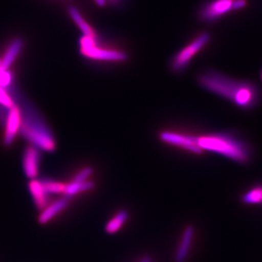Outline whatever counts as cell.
<instances>
[{"instance_id":"obj_25","label":"cell","mask_w":262,"mask_h":262,"mask_svg":"<svg viewBox=\"0 0 262 262\" xmlns=\"http://www.w3.org/2000/svg\"><path fill=\"white\" fill-rule=\"evenodd\" d=\"M110 1H111L112 3H117L118 0H110Z\"/></svg>"},{"instance_id":"obj_15","label":"cell","mask_w":262,"mask_h":262,"mask_svg":"<svg viewBox=\"0 0 262 262\" xmlns=\"http://www.w3.org/2000/svg\"><path fill=\"white\" fill-rule=\"evenodd\" d=\"M95 184L92 182H84L82 183H76L72 182L70 184H66L64 192L66 198L68 199L71 196L75 195L80 192L90 190L94 187Z\"/></svg>"},{"instance_id":"obj_19","label":"cell","mask_w":262,"mask_h":262,"mask_svg":"<svg viewBox=\"0 0 262 262\" xmlns=\"http://www.w3.org/2000/svg\"><path fill=\"white\" fill-rule=\"evenodd\" d=\"M0 104L5 106L6 108H12L15 106L13 99L8 94L5 89L0 87Z\"/></svg>"},{"instance_id":"obj_17","label":"cell","mask_w":262,"mask_h":262,"mask_svg":"<svg viewBox=\"0 0 262 262\" xmlns=\"http://www.w3.org/2000/svg\"><path fill=\"white\" fill-rule=\"evenodd\" d=\"M242 201L248 205H257L262 203V187L253 188L244 194Z\"/></svg>"},{"instance_id":"obj_16","label":"cell","mask_w":262,"mask_h":262,"mask_svg":"<svg viewBox=\"0 0 262 262\" xmlns=\"http://www.w3.org/2000/svg\"><path fill=\"white\" fill-rule=\"evenodd\" d=\"M128 218V213L125 211L119 212L115 218L113 219L107 224L106 227V231L110 234H114L120 229L125 221Z\"/></svg>"},{"instance_id":"obj_26","label":"cell","mask_w":262,"mask_h":262,"mask_svg":"<svg viewBox=\"0 0 262 262\" xmlns=\"http://www.w3.org/2000/svg\"><path fill=\"white\" fill-rule=\"evenodd\" d=\"M0 69H1V60H0Z\"/></svg>"},{"instance_id":"obj_20","label":"cell","mask_w":262,"mask_h":262,"mask_svg":"<svg viewBox=\"0 0 262 262\" xmlns=\"http://www.w3.org/2000/svg\"><path fill=\"white\" fill-rule=\"evenodd\" d=\"M12 82V75L10 72L0 70V87L5 89Z\"/></svg>"},{"instance_id":"obj_3","label":"cell","mask_w":262,"mask_h":262,"mask_svg":"<svg viewBox=\"0 0 262 262\" xmlns=\"http://www.w3.org/2000/svg\"><path fill=\"white\" fill-rule=\"evenodd\" d=\"M20 130L24 137L38 149L51 151L56 147L53 136L42 122L27 117L22 120Z\"/></svg>"},{"instance_id":"obj_14","label":"cell","mask_w":262,"mask_h":262,"mask_svg":"<svg viewBox=\"0 0 262 262\" xmlns=\"http://www.w3.org/2000/svg\"><path fill=\"white\" fill-rule=\"evenodd\" d=\"M69 13L72 20L77 24V27L80 28L82 32L83 33L84 36L89 37H95L94 32L92 28L89 25V24L84 20L81 15L79 10L75 7L71 6L69 8Z\"/></svg>"},{"instance_id":"obj_6","label":"cell","mask_w":262,"mask_h":262,"mask_svg":"<svg viewBox=\"0 0 262 262\" xmlns=\"http://www.w3.org/2000/svg\"><path fill=\"white\" fill-rule=\"evenodd\" d=\"M164 142L179 146L196 154H201L202 150L196 143V136L179 134L177 133L163 132L160 136Z\"/></svg>"},{"instance_id":"obj_21","label":"cell","mask_w":262,"mask_h":262,"mask_svg":"<svg viewBox=\"0 0 262 262\" xmlns=\"http://www.w3.org/2000/svg\"><path fill=\"white\" fill-rule=\"evenodd\" d=\"M93 170L91 168H86L81 170L80 173H77L73 182L76 183H82L86 182V179L89 178L91 174L92 173Z\"/></svg>"},{"instance_id":"obj_12","label":"cell","mask_w":262,"mask_h":262,"mask_svg":"<svg viewBox=\"0 0 262 262\" xmlns=\"http://www.w3.org/2000/svg\"><path fill=\"white\" fill-rule=\"evenodd\" d=\"M67 205H68V201H67V198L58 200V201L53 203L51 206L46 208L39 215V219H38L39 224H41V225L47 224L55 215L67 208Z\"/></svg>"},{"instance_id":"obj_8","label":"cell","mask_w":262,"mask_h":262,"mask_svg":"<svg viewBox=\"0 0 262 262\" xmlns=\"http://www.w3.org/2000/svg\"><path fill=\"white\" fill-rule=\"evenodd\" d=\"M233 0H215L201 12V18L206 21H213L232 10Z\"/></svg>"},{"instance_id":"obj_9","label":"cell","mask_w":262,"mask_h":262,"mask_svg":"<svg viewBox=\"0 0 262 262\" xmlns=\"http://www.w3.org/2000/svg\"><path fill=\"white\" fill-rule=\"evenodd\" d=\"M40 154L35 146H28L24 151V169L29 179L35 178L39 171Z\"/></svg>"},{"instance_id":"obj_10","label":"cell","mask_w":262,"mask_h":262,"mask_svg":"<svg viewBox=\"0 0 262 262\" xmlns=\"http://www.w3.org/2000/svg\"><path fill=\"white\" fill-rule=\"evenodd\" d=\"M194 229L192 226H188L183 234L182 242L176 253L175 260L177 262H184L187 259L192 244Z\"/></svg>"},{"instance_id":"obj_13","label":"cell","mask_w":262,"mask_h":262,"mask_svg":"<svg viewBox=\"0 0 262 262\" xmlns=\"http://www.w3.org/2000/svg\"><path fill=\"white\" fill-rule=\"evenodd\" d=\"M29 189L38 208H44L47 203V194L43 189L42 183L37 180L32 181L29 183Z\"/></svg>"},{"instance_id":"obj_2","label":"cell","mask_w":262,"mask_h":262,"mask_svg":"<svg viewBox=\"0 0 262 262\" xmlns=\"http://www.w3.org/2000/svg\"><path fill=\"white\" fill-rule=\"evenodd\" d=\"M196 143L200 149L212 151L239 163L248 162L250 151L247 145L228 134H209L196 136Z\"/></svg>"},{"instance_id":"obj_7","label":"cell","mask_w":262,"mask_h":262,"mask_svg":"<svg viewBox=\"0 0 262 262\" xmlns=\"http://www.w3.org/2000/svg\"><path fill=\"white\" fill-rule=\"evenodd\" d=\"M21 113L17 106H13L10 108L7 117L6 129L4 136L5 145L10 146L13 144L15 136L21 126Z\"/></svg>"},{"instance_id":"obj_23","label":"cell","mask_w":262,"mask_h":262,"mask_svg":"<svg viewBox=\"0 0 262 262\" xmlns=\"http://www.w3.org/2000/svg\"><path fill=\"white\" fill-rule=\"evenodd\" d=\"M98 6L103 7L106 3V0H95Z\"/></svg>"},{"instance_id":"obj_24","label":"cell","mask_w":262,"mask_h":262,"mask_svg":"<svg viewBox=\"0 0 262 262\" xmlns=\"http://www.w3.org/2000/svg\"><path fill=\"white\" fill-rule=\"evenodd\" d=\"M139 262H152V258L149 256H146L144 258H141V261Z\"/></svg>"},{"instance_id":"obj_27","label":"cell","mask_w":262,"mask_h":262,"mask_svg":"<svg viewBox=\"0 0 262 262\" xmlns=\"http://www.w3.org/2000/svg\"><path fill=\"white\" fill-rule=\"evenodd\" d=\"M261 78H262V75H261Z\"/></svg>"},{"instance_id":"obj_4","label":"cell","mask_w":262,"mask_h":262,"mask_svg":"<svg viewBox=\"0 0 262 262\" xmlns=\"http://www.w3.org/2000/svg\"><path fill=\"white\" fill-rule=\"evenodd\" d=\"M80 52L84 56L101 61H124L127 56L122 52L110 51L97 48L94 37L83 36L80 39Z\"/></svg>"},{"instance_id":"obj_22","label":"cell","mask_w":262,"mask_h":262,"mask_svg":"<svg viewBox=\"0 0 262 262\" xmlns=\"http://www.w3.org/2000/svg\"><path fill=\"white\" fill-rule=\"evenodd\" d=\"M246 5V0H233L232 10H239Z\"/></svg>"},{"instance_id":"obj_18","label":"cell","mask_w":262,"mask_h":262,"mask_svg":"<svg viewBox=\"0 0 262 262\" xmlns=\"http://www.w3.org/2000/svg\"><path fill=\"white\" fill-rule=\"evenodd\" d=\"M43 189L46 194H58L64 192L66 184L61 183L53 182V181H44L41 182Z\"/></svg>"},{"instance_id":"obj_1","label":"cell","mask_w":262,"mask_h":262,"mask_svg":"<svg viewBox=\"0 0 262 262\" xmlns=\"http://www.w3.org/2000/svg\"><path fill=\"white\" fill-rule=\"evenodd\" d=\"M198 80L204 89L227 98L239 107L250 108L257 103L258 91L251 84L232 80L214 71L203 72Z\"/></svg>"},{"instance_id":"obj_5","label":"cell","mask_w":262,"mask_h":262,"mask_svg":"<svg viewBox=\"0 0 262 262\" xmlns=\"http://www.w3.org/2000/svg\"><path fill=\"white\" fill-rule=\"evenodd\" d=\"M211 36L208 33H203L192 43L179 52L172 60L171 67L176 72H181L187 68L193 57L209 42Z\"/></svg>"},{"instance_id":"obj_11","label":"cell","mask_w":262,"mask_h":262,"mask_svg":"<svg viewBox=\"0 0 262 262\" xmlns=\"http://www.w3.org/2000/svg\"><path fill=\"white\" fill-rule=\"evenodd\" d=\"M23 48V41L16 39L10 45L5 53L3 60H1V69L0 70L7 71L13 64L16 57Z\"/></svg>"}]
</instances>
